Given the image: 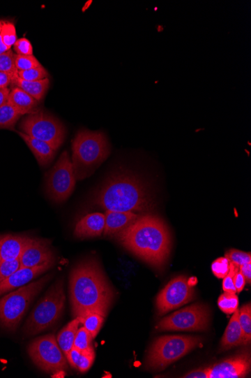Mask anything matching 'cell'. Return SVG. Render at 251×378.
Instances as JSON below:
<instances>
[{"mask_svg": "<svg viewBox=\"0 0 251 378\" xmlns=\"http://www.w3.org/2000/svg\"><path fill=\"white\" fill-rule=\"evenodd\" d=\"M238 321L247 344L251 341V305L248 304L238 310Z\"/></svg>", "mask_w": 251, "mask_h": 378, "instance_id": "obj_27", "label": "cell"}, {"mask_svg": "<svg viewBox=\"0 0 251 378\" xmlns=\"http://www.w3.org/2000/svg\"><path fill=\"white\" fill-rule=\"evenodd\" d=\"M14 87H18L30 94L38 102L41 101L50 86L48 78L38 81H26L17 77V74L13 81Z\"/></svg>", "mask_w": 251, "mask_h": 378, "instance_id": "obj_22", "label": "cell"}, {"mask_svg": "<svg viewBox=\"0 0 251 378\" xmlns=\"http://www.w3.org/2000/svg\"><path fill=\"white\" fill-rule=\"evenodd\" d=\"M239 271L243 274L246 282L250 283L251 282V262L245 263L243 266L238 267Z\"/></svg>", "mask_w": 251, "mask_h": 378, "instance_id": "obj_41", "label": "cell"}, {"mask_svg": "<svg viewBox=\"0 0 251 378\" xmlns=\"http://www.w3.org/2000/svg\"><path fill=\"white\" fill-rule=\"evenodd\" d=\"M70 297L75 317L90 312L107 316L114 299V291L95 259L80 262L72 270Z\"/></svg>", "mask_w": 251, "mask_h": 378, "instance_id": "obj_1", "label": "cell"}, {"mask_svg": "<svg viewBox=\"0 0 251 378\" xmlns=\"http://www.w3.org/2000/svg\"><path fill=\"white\" fill-rule=\"evenodd\" d=\"M28 354L37 367L48 373L63 372L68 367L66 357L53 334L35 339L28 347Z\"/></svg>", "mask_w": 251, "mask_h": 378, "instance_id": "obj_10", "label": "cell"}, {"mask_svg": "<svg viewBox=\"0 0 251 378\" xmlns=\"http://www.w3.org/2000/svg\"><path fill=\"white\" fill-rule=\"evenodd\" d=\"M54 263H46L34 268H20L10 277L0 282V296L15 289L22 287L41 274L51 269Z\"/></svg>", "mask_w": 251, "mask_h": 378, "instance_id": "obj_15", "label": "cell"}, {"mask_svg": "<svg viewBox=\"0 0 251 378\" xmlns=\"http://www.w3.org/2000/svg\"><path fill=\"white\" fill-rule=\"evenodd\" d=\"M24 116L8 102L0 107V129L14 130L19 119Z\"/></svg>", "mask_w": 251, "mask_h": 378, "instance_id": "obj_25", "label": "cell"}, {"mask_svg": "<svg viewBox=\"0 0 251 378\" xmlns=\"http://www.w3.org/2000/svg\"><path fill=\"white\" fill-rule=\"evenodd\" d=\"M201 341L200 337L194 336H162L152 344L147 365L153 370H164L195 349Z\"/></svg>", "mask_w": 251, "mask_h": 378, "instance_id": "obj_7", "label": "cell"}, {"mask_svg": "<svg viewBox=\"0 0 251 378\" xmlns=\"http://www.w3.org/2000/svg\"><path fill=\"white\" fill-rule=\"evenodd\" d=\"M93 339L89 330L81 327L76 333L73 347L81 351H86V349L92 347Z\"/></svg>", "mask_w": 251, "mask_h": 378, "instance_id": "obj_31", "label": "cell"}, {"mask_svg": "<svg viewBox=\"0 0 251 378\" xmlns=\"http://www.w3.org/2000/svg\"><path fill=\"white\" fill-rule=\"evenodd\" d=\"M17 71L0 72V89H6L10 86L17 75Z\"/></svg>", "mask_w": 251, "mask_h": 378, "instance_id": "obj_39", "label": "cell"}, {"mask_svg": "<svg viewBox=\"0 0 251 378\" xmlns=\"http://www.w3.org/2000/svg\"><path fill=\"white\" fill-rule=\"evenodd\" d=\"M76 181L72 159L65 150L45 175V186L48 198L56 203L66 201L75 190Z\"/></svg>", "mask_w": 251, "mask_h": 378, "instance_id": "obj_9", "label": "cell"}, {"mask_svg": "<svg viewBox=\"0 0 251 378\" xmlns=\"http://www.w3.org/2000/svg\"><path fill=\"white\" fill-rule=\"evenodd\" d=\"M238 270V267L236 266L235 264L230 263L229 273L224 278L223 281V290L225 292L234 293V294H236V290L234 286V277Z\"/></svg>", "mask_w": 251, "mask_h": 378, "instance_id": "obj_37", "label": "cell"}, {"mask_svg": "<svg viewBox=\"0 0 251 378\" xmlns=\"http://www.w3.org/2000/svg\"><path fill=\"white\" fill-rule=\"evenodd\" d=\"M92 203L105 211L136 214L148 212L154 205L146 183L137 175L122 169L106 179L94 194Z\"/></svg>", "mask_w": 251, "mask_h": 378, "instance_id": "obj_2", "label": "cell"}, {"mask_svg": "<svg viewBox=\"0 0 251 378\" xmlns=\"http://www.w3.org/2000/svg\"><path fill=\"white\" fill-rule=\"evenodd\" d=\"M105 229V215L95 212L89 214L76 224L74 235L79 239L99 238Z\"/></svg>", "mask_w": 251, "mask_h": 378, "instance_id": "obj_17", "label": "cell"}, {"mask_svg": "<svg viewBox=\"0 0 251 378\" xmlns=\"http://www.w3.org/2000/svg\"><path fill=\"white\" fill-rule=\"evenodd\" d=\"M230 262L224 258H219L211 264V270L218 279H224L229 273Z\"/></svg>", "mask_w": 251, "mask_h": 378, "instance_id": "obj_35", "label": "cell"}, {"mask_svg": "<svg viewBox=\"0 0 251 378\" xmlns=\"http://www.w3.org/2000/svg\"><path fill=\"white\" fill-rule=\"evenodd\" d=\"M103 235L118 238L142 215L132 212L105 211Z\"/></svg>", "mask_w": 251, "mask_h": 378, "instance_id": "obj_16", "label": "cell"}, {"mask_svg": "<svg viewBox=\"0 0 251 378\" xmlns=\"http://www.w3.org/2000/svg\"><path fill=\"white\" fill-rule=\"evenodd\" d=\"M80 324L79 319L75 318L67 324L57 335L56 342L65 356L68 354L74 347L75 335Z\"/></svg>", "mask_w": 251, "mask_h": 378, "instance_id": "obj_24", "label": "cell"}, {"mask_svg": "<svg viewBox=\"0 0 251 378\" xmlns=\"http://www.w3.org/2000/svg\"><path fill=\"white\" fill-rule=\"evenodd\" d=\"M67 362L76 370L82 373L88 372L95 361V352L93 347L86 351H79L73 347L70 353L66 356Z\"/></svg>", "mask_w": 251, "mask_h": 378, "instance_id": "obj_23", "label": "cell"}, {"mask_svg": "<svg viewBox=\"0 0 251 378\" xmlns=\"http://www.w3.org/2000/svg\"><path fill=\"white\" fill-rule=\"evenodd\" d=\"M221 311L227 314H234L238 307V298L234 293L225 292L218 300Z\"/></svg>", "mask_w": 251, "mask_h": 378, "instance_id": "obj_28", "label": "cell"}, {"mask_svg": "<svg viewBox=\"0 0 251 378\" xmlns=\"http://www.w3.org/2000/svg\"><path fill=\"white\" fill-rule=\"evenodd\" d=\"M19 259L21 268H34L46 263H54L55 255L47 240L32 238Z\"/></svg>", "mask_w": 251, "mask_h": 378, "instance_id": "obj_14", "label": "cell"}, {"mask_svg": "<svg viewBox=\"0 0 251 378\" xmlns=\"http://www.w3.org/2000/svg\"><path fill=\"white\" fill-rule=\"evenodd\" d=\"M185 378H208V370L207 368H202V370L191 372L186 375Z\"/></svg>", "mask_w": 251, "mask_h": 378, "instance_id": "obj_42", "label": "cell"}, {"mask_svg": "<svg viewBox=\"0 0 251 378\" xmlns=\"http://www.w3.org/2000/svg\"><path fill=\"white\" fill-rule=\"evenodd\" d=\"M52 276L28 283L0 299V324L15 330L25 316L34 298L40 294Z\"/></svg>", "mask_w": 251, "mask_h": 378, "instance_id": "obj_6", "label": "cell"}, {"mask_svg": "<svg viewBox=\"0 0 251 378\" xmlns=\"http://www.w3.org/2000/svg\"><path fill=\"white\" fill-rule=\"evenodd\" d=\"M210 311L206 305L195 304L163 318L158 328L160 330H204L208 328Z\"/></svg>", "mask_w": 251, "mask_h": 378, "instance_id": "obj_11", "label": "cell"}, {"mask_svg": "<svg viewBox=\"0 0 251 378\" xmlns=\"http://www.w3.org/2000/svg\"><path fill=\"white\" fill-rule=\"evenodd\" d=\"M12 49L8 48V46H6L1 36H0V54H3L4 53H6L9 50H11Z\"/></svg>", "mask_w": 251, "mask_h": 378, "instance_id": "obj_44", "label": "cell"}, {"mask_svg": "<svg viewBox=\"0 0 251 378\" xmlns=\"http://www.w3.org/2000/svg\"><path fill=\"white\" fill-rule=\"evenodd\" d=\"M225 258L237 267L251 262V254L250 252H244L237 249H230L225 254Z\"/></svg>", "mask_w": 251, "mask_h": 378, "instance_id": "obj_33", "label": "cell"}, {"mask_svg": "<svg viewBox=\"0 0 251 378\" xmlns=\"http://www.w3.org/2000/svg\"><path fill=\"white\" fill-rule=\"evenodd\" d=\"M15 55L12 50L0 54V72L17 71L15 64Z\"/></svg>", "mask_w": 251, "mask_h": 378, "instance_id": "obj_36", "label": "cell"}, {"mask_svg": "<svg viewBox=\"0 0 251 378\" xmlns=\"http://www.w3.org/2000/svg\"><path fill=\"white\" fill-rule=\"evenodd\" d=\"M0 36H1L4 44L8 48L12 49V47L14 46L17 41L16 28L14 23L5 21Z\"/></svg>", "mask_w": 251, "mask_h": 378, "instance_id": "obj_32", "label": "cell"}, {"mask_svg": "<svg viewBox=\"0 0 251 378\" xmlns=\"http://www.w3.org/2000/svg\"><path fill=\"white\" fill-rule=\"evenodd\" d=\"M17 133L18 136H20L29 148L32 151L37 162L40 166L46 167L52 163L55 157L56 150L50 145L45 143V141L29 136L20 131H17Z\"/></svg>", "mask_w": 251, "mask_h": 378, "instance_id": "obj_19", "label": "cell"}, {"mask_svg": "<svg viewBox=\"0 0 251 378\" xmlns=\"http://www.w3.org/2000/svg\"><path fill=\"white\" fill-rule=\"evenodd\" d=\"M14 52L18 55H33V45L26 38L17 39L14 45Z\"/></svg>", "mask_w": 251, "mask_h": 378, "instance_id": "obj_38", "label": "cell"}, {"mask_svg": "<svg viewBox=\"0 0 251 378\" xmlns=\"http://www.w3.org/2000/svg\"><path fill=\"white\" fill-rule=\"evenodd\" d=\"M65 302L64 282L59 279L38 302L24 327V335L33 336L54 326L62 316Z\"/></svg>", "mask_w": 251, "mask_h": 378, "instance_id": "obj_5", "label": "cell"}, {"mask_svg": "<svg viewBox=\"0 0 251 378\" xmlns=\"http://www.w3.org/2000/svg\"><path fill=\"white\" fill-rule=\"evenodd\" d=\"M4 22H5V21L0 20V34H1V30H2V27H3V25Z\"/></svg>", "mask_w": 251, "mask_h": 378, "instance_id": "obj_45", "label": "cell"}, {"mask_svg": "<svg viewBox=\"0 0 251 378\" xmlns=\"http://www.w3.org/2000/svg\"><path fill=\"white\" fill-rule=\"evenodd\" d=\"M208 378L245 377L250 370V356L238 354L223 362L208 367Z\"/></svg>", "mask_w": 251, "mask_h": 378, "instance_id": "obj_13", "label": "cell"}, {"mask_svg": "<svg viewBox=\"0 0 251 378\" xmlns=\"http://www.w3.org/2000/svg\"><path fill=\"white\" fill-rule=\"evenodd\" d=\"M125 249L158 269L166 263L171 236L165 222L155 215H142L117 238Z\"/></svg>", "mask_w": 251, "mask_h": 378, "instance_id": "obj_3", "label": "cell"}, {"mask_svg": "<svg viewBox=\"0 0 251 378\" xmlns=\"http://www.w3.org/2000/svg\"><path fill=\"white\" fill-rule=\"evenodd\" d=\"M73 166L76 180L90 177L110 154L107 136L102 131L81 129L72 143Z\"/></svg>", "mask_w": 251, "mask_h": 378, "instance_id": "obj_4", "label": "cell"}, {"mask_svg": "<svg viewBox=\"0 0 251 378\" xmlns=\"http://www.w3.org/2000/svg\"><path fill=\"white\" fill-rule=\"evenodd\" d=\"M76 318L79 319L83 327L89 330L93 338H95L99 334L105 317L96 312H90Z\"/></svg>", "mask_w": 251, "mask_h": 378, "instance_id": "obj_26", "label": "cell"}, {"mask_svg": "<svg viewBox=\"0 0 251 378\" xmlns=\"http://www.w3.org/2000/svg\"><path fill=\"white\" fill-rule=\"evenodd\" d=\"M19 129L29 136L45 141L55 150L62 146L66 134L62 122L43 110L28 115L21 122Z\"/></svg>", "mask_w": 251, "mask_h": 378, "instance_id": "obj_8", "label": "cell"}, {"mask_svg": "<svg viewBox=\"0 0 251 378\" xmlns=\"http://www.w3.org/2000/svg\"><path fill=\"white\" fill-rule=\"evenodd\" d=\"M247 345L238 321V310L231 317L225 330L223 338L221 340V348L229 349L235 347Z\"/></svg>", "mask_w": 251, "mask_h": 378, "instance_id": "obj_20", "label": "cell"}, {"mask_svg": "<svg viewBox=\"0 0 251 378\" xmlns=\"http://www.w3.org/2000/svg\"><path fill=\"white\" fill-rule=\"evenodd\" d=\"M195 290L185 276H179L171 280L157 298V308L159 315L190 303L195 299Z\"/></svg>", "mask_w": 251, "mask_h": 378, "instance_id": "obj_12", "label": "cell"}, {"mask_svg": "<svg viewBox=\"0 0 251 378\" xmlns=\"http://www.w3.org/2000/svg\"><path fill=\"white\" fill-rule=\"evenodd\" d=\"M31 239L24 235H0V261L20 259L23 251Z\"/></svg>", "mask_w": 251, "mask_h": 378, "instance_id": "obj_18", "label": "cell"}, {"mask_svg": "<svg viewBox=\"0 0 251 378\" xmlns=\"http://www.w3.org/2000/svg\"><path fill=\"white\" fill-rule=\"evenodd\" d=\"M17 74L19 78L26 81H38L50 77V73H48L43 66L31 70L17 71Z\"/></svg>", "mask_w": 251, "mask_h": 378, "instance_id": "obj_30", "label": "cell"}, {"mask_svg": "<svg viewBox=\"0 0 251 378\" xmlns=\"http://www.w3.org/2000/svg\"><path fill=\"white\" fill-rule=\"evenodd\" d=\"M245 284L246 280L238 269L234 277V286L236 288V293H241L243 291Z\"/></svg>", "mask_w": 251, "mask_h": 378, "instance_id": "obj_40", "label": "cell"}, {"mask_svg": "<svg viewBox=\"0 0 251 378\" xmlns=\"http://www.w3.org/2000/svg\"><path fill=\"white\" fill-rule=\"evenodd\" d=\"M10 92L11 90L8 88L0 89V107H2L6 103L8 102Z\"/></svg>", "mask_w": 251, "mask_h": 378, "instance_id": "obj_43", "label": "cell"}, {"mask_svg": "<svg viewBox=\"0 0 251 378\" xmlns=\"http://www.w3.org/2000/svg\"><path fill=\"white\" fill-rule=\"evenodd\" d=\"M8 102L23 115L35 112L38 103L30 94L18 87L11 90Z\"/></svg>", "mask_w": 251, "mask_h": 378, "instance_id": "obj_21", "label": "cell"}, {"mask_svg": "<svg viewBox=\"0 0 251 378\" xmlns=\"http://www.w3.org/2000/svg\"><path fill=\"white\" fill-rule=\"evenodd\" d=\"M15 68L17 71L31 70L41 67L40 61L33 55H15Z\"/></svg>", "mask_w": 251, "mask_h": 378, "instance_id": "obj_29", "label": "cell"}, {"mask_svg": "<svg viewBox=\"0 0 251 378\" xmlns=\"http://www.w3.org/2000/svg\"><path fill=\"white\" fill-rule=\"evenodd\" d=\"M21 268L20 259L0 261V282H3Z\"/></svg>", "mask_w": 251, "mask_h": 378, "instance_id": "obj_34", "label": "cell"}]
</instances>
